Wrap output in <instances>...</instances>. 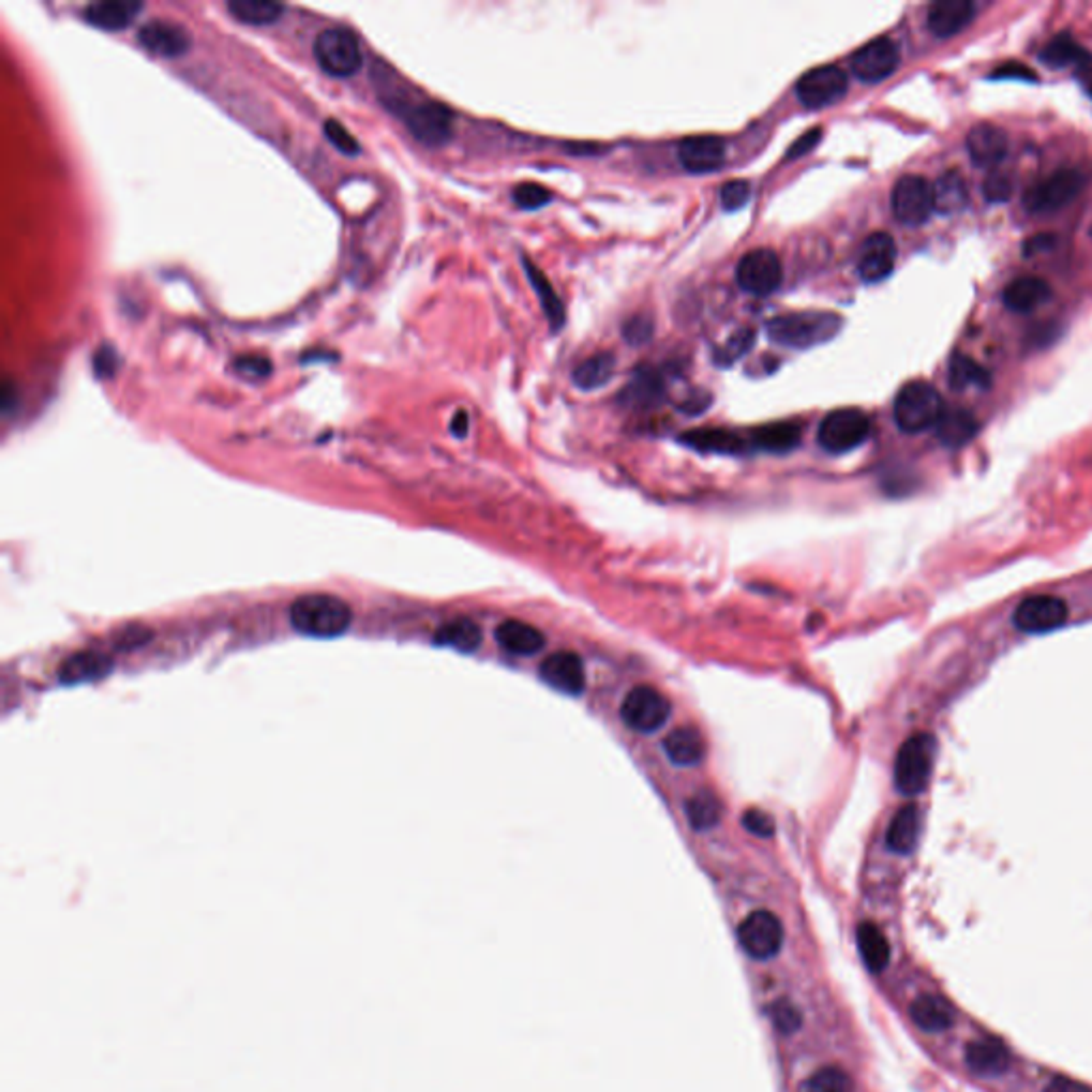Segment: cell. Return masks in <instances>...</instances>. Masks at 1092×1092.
Returning a JSON list of instances; mask_svg holds the SVG:
<instances>
[{
	"label": "cell",
	"instance_id": "cell-1",
	"mask_svg": "<svg viewBox=\"0 0 1092 1092\" xmlns=\"http://www.w3.org/2000/svg\"><path fill=\"white\" fill-rule=\"evenodd\" d=\"M374 90L380 103L398 116L417 141L430 148H439L452 137V114L442 103L423 99L408 84H404L395 71L385 66L374 71Z\"/></svg>",
	"mask_w": 1092,
	"mask_h": 1092
},
{
	"label": "cell",
	"instance_id": "cell-2",
	"mask_svg": "<svg viewBox=\"0 0 1092 1092\" xmlns=\"http://www.w3.org/2000/svg\"><path fill=\"white\" fill-rule=\"evenodd\" d=\"M353 624L348 602L329 594H308L293 602L290 626L310 639H338Z\"/></svg>",
	"mask_w": 1092,
	"mask_h": 1092
},
{
	"label": "cell",
	"instance_id": "cell-3",
	"mask_svg": "<svg viewBox=\"0 0 1092 1092\" xmlns=\"http://www.w3.org/2000/svg\"><path fill=\"white\" fill-rule=\"evenodd\" d=\"M841 327V316L831 312H794L773 318L766 327V333L771 342L779 346L807 350L839 335Z\"/></svg>",
	"mask_w": 1092,
	"mask_h": 1092
},
{
	"label": "cell",
	"instance_id": "cell-4",
	"mask_svg": "<svg viewBox=\"0 0 1092 1092\" xmlns=\"http://www.w3.org/2000/svg\"><path fill=\"white\" fill-rule=\"evenodd\" d=\"M943 400L926 380L907 383L894 400V421L904 434H922L939 423Z\"/></svg>",
	"mask_w": 1092,
	"mask_h": 1092
},
{
	"label": "cell",
	"instance_id": "cell-5",
	"mask_svg": "<svg viewBox=\"0 0 1092 1092\" xmlns=\"http://www.w3.org/2000/svg\"><path fill=\"white\" fill-rule=\"evenodd\" d=\"M937 756V741L928 732L909 736L894 762V786L904 796L922 794L930 781Z\"/></svg>",
	"mask_w": 1092,
	"mask_h": 1092
},
{
	"label": "cell",
	"instance_id": "cell-6",
	"mask_svg": "<svg viewBox=\"0 0 1092 1092\" xmlns=\"http://www.w3.org/2000/svg\"><path fill=\"white\" fill-rule=\"evenodd\" d=\"M312 51L316 64L331 77H353L363 66V51L357 36L342 26L320 30Z\"/></svg>",
	"mask_w": 1092,
	"mask_h": 1092
},
{
	"label": "cell",
	"instance_id": "cell-7",
	"mask_svg": "<svg viewBox=\"0 0 1092 1092\" xmlns=\"http://www.w3.org/2000/svg\"><path fill=\"white\" fill-rule=\"evenodd\" d=\"M1089 178L1078 169H1061L1033 184L1024 195V208L1031 214H1052L1067 208L1087 189Z\"/></svg>",
	"mask_w": 1092,
	"mask_h": 1092
},
{
	"label": "cell",
	"instance_id": "cell-8",
	"mask_svg": "<svg viewBox=\"0 0 1092 1092\" xmlns=\"http://www.w3.org/2000/svg\"><path fill=\"white\" fill-rule=\"evenodd\" d=\"M871 436V419L858 408H839L824 417L818 430V442L833 454L858 448Z\"/></svg>",
	"mask_w": 1092,
	"mask_h": 1092
},
{
	"label": "cell",
	"instance_id": "cell-9",
	"mask_svg": "<svg viewBox=\"0 0 1092 1092\" xmlns=\"http://www.w3.org/2000/svg\"><path fill=\"white\" fill-rule=\"evenodd\" d=\"M736 282L753 297L773 295L783 282L781 258L768 248L747 252L736 267Z\"/></svg>",
	"mask_w": 1092,
	"mask_h": 1092
},
{
	"label": "cell",
	"instance_id": "cell-10",
	"mask_svg": "<svg viewBox=\"0 0 1092 1092\" xmlns=\"http://www.w3.org/2000/svg\"><path fill=\"white\" fill-rule=\"evenodd\" d=\"M670 713H672L670 700L649 685L634 687L622 704V719L626 721V725L643 734H652L661 725H665Z\"/></svg>",
	"mask_w": 1092,
	"mask_h": 1092
},
{
	"label": "cell",
	"instance_id": "cell-11",
	"mask_svg": "<svg viewBox=\"0 0 1092 1092\" xmlns=\"http://www.w3.org/2000/svg\"><path fill=\"white\" fill-rule=\"evenodd\" d=\"M738 943L753 960H771L783 945L781 919L771 911H753L738 926Z\"/></svg>",
	"mask_w": 1092,
	"mask_h": 1092
},
{
	"label": "cell",
	"instance_id": "cell-12",
	"mask_svg": "<svg viewBox=\"0 0 1092 1092\" xmlns=\"http://www.w3.org/2000/svg\"><path fill=\"white\" fill-rule=\"evenodd\" d=\"M848 94V75L839 66H818L796 84V96L807 109H824Z\"/></svg>",
	"mask_w": 1092,
	"mask_h": 1092
},
{
	"label": "cell",
	"instance_id": "cell-13",
	"mask_svg": "<svg viewBox=\"0 0 1092 1092\" xmlns=\"http://www.w3.org/2000/svg\"><path fill=\"white\" fill-rule=\"evenodd\" d=\"M892 212L904 226H919L934 212L932 186L919 176H904L894 184Z\"/></svg>",
	"mask_w": 1092,
	"mask_h": 1092
},
{
	"label": "cell",
	"instance_id": "cell-14",
	"mask_svg": "<svg viewBox=\"0 0 1092 1092\" xmlns=\"http://www.w3.org/2000/svg\"><path fill=\"white\" fill-rule=\"evenodd\" d=\"M1069 619L1067 604L1057 596H1031L1014 611V626L1029 634L1063 628Z\"/></svg>",
	"mask_w": 1092,
	"mask_h": 1092
},
{
	"label": "cell",
	"instance_id": "cell-15",
	"mask_svg": "<svg viewBox=\"0 0 1092 1092\" xmlns=\"http://www.w3.org/2000/svg\"><path fill=\"white\" fill-rule=\"evenodd\" d=\"M898 64H900L898 45L887 36L873 39L852 56L854 75L867 84L887 79L898 69Z\"/></svg>",
	"mask_w": 1092,
	"mask_h": 1092
},
{
	"label": "cell",
	"instance_id": "cell-16",
	"mask_svg": "<svg viewBox=\"0 0 1092 1092\" xmlns=\"http://www.w3.org/2000/svg\"><path fill=\"white\" fill-rule=\"evenodd\" d=\"M139 43L156 56L163 58H180L189 54L191 49V32L184 30L180 24L167 21V19H152L141 26L137 34Z\"/></svg>",
	"mask_w": 1092,
	"mask_h": 1092
},
{
	"label": "cell",
	"instance_id": "cell-17",
	"mask_svg": "<svg viewBox=\"0 0 1092 1092\" xmlns=\"http://www.w3.org/2000/svg\"><path fill=\"white\" fill-rule=\"evenodd\" d=\"M967 150L971 161L982 169H992L1007 159L1009 139L1007 133L990 122L973 126L967 135Z\"/></svg>",
	"mask_w": 1092,
	"mask_h": 1092
},
{
	"label": "cell",
	"instance_id": "cell-18",
	"mask_svg": "<svg viewBox=\"0 0 1092 1092\" xmlns=\"http://www.w3.org/2000/svg\"><path fill=\"white\" fill-rule=\"evenodd\" d=\"M540 676L547 685L568 695H581L585 689V665L581 657L570 652L547 657L540 663Z\"/></svg>",
	"mask_w": 1092,
	"mask_h": 1092
},
{
	"label": "cell",
	"instance_id": "cell-19",
	"mask_svg": "<svg viewBox=\"0 0 1092 1092\" xmlns=\"http://www.w3.org/2000/svg\"><path fill=\"white\" fill-rule=\"evenodd\" d=\"M678 161L689 174H713L725 163V144L719 137H687L678 146Z\"/></svg>",
	"mask_w": 1092,
	"mask_h": 1092
},
{
	"label": "cell",
	"instance_id": "cell-20",
	"mask_svg": "<svg viewBox=\"0 0 1092 1092\" xmlns=\"http://www.w3.org/2000/svg\"><path fill=\"white\" fill-rule=\"evenodd\" d=\"M896 265V243L887 233H873L863 243L858 256V273L867 284L885 280Z\"/></svg>",
	"mask_w": 1092,
	"mask_h": 1092
},
{
	"label": "cell",
	"instance_id": "cell-21",
	"mask_svg": "<svg viewBox=\"0 0 1092 1092\" xmlns=\"http://www.w3.org/2000/svg\"><path fill=\"white\" fill-rule=\"evenodd\" d=\"M144 11V4L141 2H133V0H103V2H92L84 9V19L96 28H103V30H109V32H118V30H124L129 28L135 17Z\"/></svg>",
	"mask_w": 1092,
	"mask_h": 1092
},
{
	"label": "cell",
	"instance_id": "cell-22",
	"mask_svg": "<svg viewBox=\"0 0 1092 1092\" xmlns=\"http://www.w3.org/2000/svg\"><path fill=\"white\" fill-rule=\"evenodd\" d=\"M975 4L971 0H941L928 9V28L934 36L947 39L971 24Z\"/></svg>",
	"mask_w": 1092,
	"mask_h": 1092
},
{
	"label": "cell",
	"instance_id": "cell-23",
	"mask_svg": "<svg viewBox=\"0 0 1092 1092\" xmlns=\"http://www.w3.org/2000/svg\"><path fill=\"white\" fill-rule=\"evenodd\" d=\"M1052 297V288L1042 278H1018L1003 290V303L1007 310L1027 314L1044 305Z\"/></svg>",
	"mask_w": 1092,
	"mask_h": 1092
},
{
	"label": "cell",
	"instance_id": "cell-24",
	"mask_svg": "<svg viewBox=\"0 0 1092 1092\" xmlns=\"http://www.w3.org/2000/svg\"><path fill=\"white\" fill-rule=\"evenodd\" d=\"M969 1069L979 1076H1001L1009 1067V1052L997 1039H977L967 1046L964 1052Z\"/></svg>",
	"mask_w": 1092,
	"mask_h": 1092
},
{
	"label": "cell",
	"instance_id": "cell-25",
	"mask_svg": "<svg viewBox=\"0 0 1092 1092\" xmlns=\"http://www.w3.org/2000/svg\"><path fill=\"white\" fill-rule=\"evenodd\" d=\"M663 751L676 766H695L706 756V745L695 728L683 725L670 732L663 741Z\"/></svg>",
	"mask_w": 1092,
	"mask_h": 1092
},
{
	"label": "cell",
	"instance_id": "cell-26",
	"mask_svg": "<svg viewBox=\"0 0 1092 1092\" xmlns=\"http://www.w3.org/2000/svg\"><path fill=\"white\" fill-rule=\"evenodd\" d=\"M495 639L506 652L514 656H536L544 647L542 632L523 622H504L495 630Z\"/></svg>",
	"mask_w": 1092,
	"mask_h": 1092
},
{
	"label": "cell",
	"instance_id": "cell-27",
	"mask_svg": "<svg viewBox=\"0 0 1092 1092\" xmlns=\"http://www.w3.org/2000/svg\"><path fill=\"white\" fill-rule=\"evenodd\" d=\"M911 1018L922 1031L939 1033L954 1024V1009L937 994H922L911 1005Z\"/></svg>",
	"mask_w": 1092,
	"mask_h": 1092
},
{
	"label": "cell",
	"instance_id": "cell-28",
	"mask_svg": "<svg viewBox=\"0 0 1092 1092\" xmlns=\"http://www.w3.org/2000/svg\"><path fill=\"white\" fill-rule=\"evenodd\" d=\"M919 839V813L913 805L902 807L889 822L885 843L896 854H911Z\"/></svg>",
	"mask_w": 1092,
	"mask_h": 1092
},
{
	"label": "cell",
	"instance_id": "cell-29",
	"mask_svg": "<svg viewBox=\"0 0 1092 1092\" xmlns=\"http://www.w3.org/2000/svg\"><path fill=\"white\" fill-rule=\"evenodd\" d=\"M109 670H111L109 657L101 656L96 652H81V654L69 657L60 665L58 674H60L62 683L77 685V683L96 680V678L105 676Z\"/></svg>",
	"mask_w": 1092,
	"mask_h": 1092
},
{
	"label": "cell",
	"instance_id": "cell-30",
	"mask_svg": "<svg viewBox=\"0 0 1092 1092\" xmlns=\"http://www.w3.org/2000/svg\"><path fill=\"white\" fill-rule=\"evenodd\" d=\"M932 197H934V212L945 214V216L958 214L960 210H964V206L969 201L967 182L962 180L960 174L947 171L932 186Z\"/></svg>",
	"mask_w": 1092,
	"mask_h": 1092
},
{
	"label": "cell",
	"instance_id": "cell-31",
	"mask_svg": "<svg viewBox=\"0 0 1092 1092\" xmlns=\"http://www.w3.org/2000/svg\"><path fill=\"white\" fill-rule=\"evenodd\" d=\"M436 643L442 645V647H450L454 652H461V654H472V652H476L480 647L482 632H480V628L472 619L459 617V619H452V622L444 624L437 630Z\"/></svg>",
	"mask_w": 1092,
	"mask_h": 1092
},
{
	"label": "cell",
	"instance_id": "cell-32",
	"mask_svg": "<svg viewBox=\"0 0 1092 1092\" xmlns=\"http://www.w3.org/2000/svg\"><path fill=\"white\" fill-rule=\"evenodd\" d=\"M1042 62L1052 69H1065V66H1087L1091 62V54L1078 45L1069 34L1054 36L1039 54Z\"/></svg>",
	"mask_w": 1092,
	"mask_h": 1092
},
{
	"label": "cell",
	"instance_id": "cell-33",
	"mask_svg": "<svg viewBox=\"0 0 1092 1092\" xmlns=\"http://www.w3.org/2000/svg\"><path fill=\"white\" fill-rule=\"evenodd\" d=\"M523 267H525V271H527L529 282L534 284V288H536V293H538L540 305H542V310H544V314H547V318H549V323H551L553 331H559V329L564 327V323H566V310H564L562 299H559V297H557V293L553 290V286H551V282L547 280V275H544V273H542V271H540V269H538V267H536L529 258H523Z\"/></svg>",
	"mask_w": 1092,
	"mask_h": 1092
},
{
	"label": "cell",
	"instance_id": "cell-34",
	"mask_svg": "<svg viewBox=\"0 0 1092 1092\" xmlns=\"http://www.w3.org/2000/svg\"><path fill=\"white\" fill-rule=\"evenodd\" d=\"M937 428V436L945 446H962L973 439L979 425L977 419L969 410H943Z\"/></svg>",
	"mask_w": 1092,
	"mask_h": 1092
},
{
	"label": "cell",
	"instance_id": "cell-35",
	"mask_svg": "<svg viewBox=\"0 0 1092 1092\" xmlns=\"http://www.w3.org/2000/svg\"><path fill=\"white\" fill-rule=\"evenodd\" d=\"M680 442L702 450V452H721V454H738L745 450V439L728 430H695L680 436Z\"/></svg>",
	"mask_w": 1092,
	"mask_h": 1092
},
{
	"label": "cell",
	"instance_id": "cell-36",
	"mask_svg": "<svg viewBox=\"0 0 1092 1092\" xmlns=\"http://www.w3.org/2000/svg\"><path fill=\"white\" fill-rule=\"evenodd\" d=\"M226 11L241 24L269 26L282 17L284 4L267 0H228Z\"/></svg>",
	"mask_w": 1092,
	"mask_h": 1092
},
{
	"label": "cell",
	"instance_id": "cell-37",
	"mask_svg": "<svg viewBox=\"0 0 1092 1092\" xmlns=\"http://www.w3.org/2000/svg\"><path fill=\"white\" fill-rule=\"evenodd\" d=\"M856 937H858V947H861L865 964L873 973H881L889 962V943H887L885 934L879 930V926H874L873 922H863L858 926Z\"/></svg>",
	"mask_w": 1092,
	"mask_h": 1092
},
{
	"label": "cell",
	"instance_id": "cell-38",
	"mask_svg": "<svg viewBox=\"0 0 1092 1092\" xmlns=\"http://www.w3.org/2000/svg\"><path fill=\"white\" fill-rule=\"evenodd\" d=\"M801 436H803V430L798 423L781 421V423H771V425L756 430L753 444L768 452H790L801 444Z\"/></svg>",
	"mask_w": 1092,
	"mask_h": 1092
},
{
	"label": "cell",
	"instance_id": "cell-39",
	"mask_svg": "<svg viewBox=\"0 0 1092 1092\" xmlns=\"http://www.w3.org/2000/svg\"><path fill=\"white\" fill-rule=\"evenodd\" d=\"M615 372V357L611 353H600L585 359L572 374L574 385L583 391H594L604 387Z\"/></svg>",
	"mask_w": 1092,
	"mask_h": 1092
},
{
	"label": "cell",
	"instance_id": "cell-40",
	"mask_svg": "<svg viewBox=\"0 0 1092 1092\" xmlns=\"http://www.w3.org/2000/svg\"><path fill=\"white\" fill-rule=\"evenodd\" d=\"M949 385L954 389H988L990 374L971 357L954 355L949 361Z\"/></svg>",
	"mask_w": 1092,
	"mask_h": 1092
},
{
	"label": "cell",
	"instance_id": "cell-41",
	"mask_svg": "<svg viewBox=\"0 0 1092 1092\" xmlns=\"http://www.w3.org/2000/svg\"><path fill=\"white\" fill-rule=\"evenodd\" d=\"M685 813L695 831H708L721 820V805L710 792H698L685 803Z\"/></svg>",
	"mask_w": 1092,
	"mask_h": 1092
},
{
	"label": "cell",
	"instance_id": "cell-42",
	"mask_svg": "<svg viewBox=\"0 0 1092 1092\" xmlns=\"http://www.w3.org/2000/svg\"><path fill=\"white\" fill-rule=\"evenodd\" d=\"M807 1092H854V1082L846 1069L824 1067L811 1076Z\"/></svg>",
	"mask_w": 1092,
	"mask_h": 1092
},
{
	"label": "cell",
	"instance_id": "cell-43",
	"mask_svg": "<svg viewBox=\"0 0 1092 1092\" xmlns=\"http://www.w3.org/2000/svg\"><path fill=\"white\" fill-rule=\"evenodd\" d=\"M323 133H325V137H327V141H329L335 150H340L342 154H346V156H357V154L361 152L359 141H357V139L350 135V131H348L344 124H340L338 120H327V122L323 124Z\"/></svg>",
	"mask_w": 1092,
	"mask_h": 1092
},
{
	"label": "cell",
	"instance_id": "cell-44",
	"mask_svg": "<svg viewBox=\"0 0 1092 1092\" xmlns=\"http://www.w3.org/2000/svg\"><path fill=\"white\" fill-rule=\"evenodd\" d=\"M753 346V331L749 329H743L738 333H734L725 346L721 350H717L715 359L719 365H732L736 359H741L749 348Z\"/></svg>",
	"mask_w": 1092,
	"mask_h": 1092
},
{
	"label": "cell",
	"instance_id": "cell-45",
	"mask_svg": "<svg viewBox=\"0 0 1092 1092\" xmlns=\"http://www.w3.org/2000/svg\"><path fill=\"white\" fill-rule=\"evenodd\" d=\"M512 199L521 210H538V208H544L553 199V195L544 186L527 182V184H521L514 189Z\"/></svg>",
	"mask_w": 1092,
	"mask_h": 1092
},
{
	"label": "cell",
	"instance_id": "cell-46",
	"mask_svg": "<svg viewBox=\"0 0 1092 1092\" xmlns=\"http://www.w3.org/2000/svg\"><path fill=\"white\" fill-rule=\"evenodd\" d=\"M751 199V186L747 180H730L721 189V206L725 212L743 210Z\"/></svg>",
	"mask_w": 1092,
	"mask_h": 1092
},
{
	"label": "cell",
	"instance_id": "cell-47",
	"mask_svg": "<svg viewBox=\"0 0 1092 1092\" xmlns=\"http://www.w3.org/2000/svg\"><path fill=\"white\" fill-rule=\"evenodd\" d=\"M982 193H984L986 201H990V204H1003V201H1007V199L1012 197V193H1014V184H1012V180H1009L1005 174L992 171V174L984 180Z\"/></svg>",
	"mask_w": 1092,
	"mask_h": 1092
},
{
	"label": "cell",
	"instance_id": "cell-48",
	"mask_svg": "<svg viewBox=\"0 0 1092 1092\" xmlns=\"http://www.w3.org/2000/svg\"><path fill=\"white\" fill-rule=\"evenodd\" d=\"M118 365H120V357L114 346L103 344L96 348V353L92 357V370H94L96 378H114L118 372Z\"/></svg>",
	"mask_w": 1092,
	"mask_h": 1092
},
{
	"label": "cell",
	"instance_id": "cell-49",
	"mask_svg": "<svg viewBox=\"0 0 1092 1092\" xmlns=\"http://www.w3.org/2000/svg\"><path fill=\"white\" fill-rule=\"evenodd\" d=\"M630 395L641 404L656 402L657 398L661 395V383H659L657 374H639L634 385L630 387Z\"/></svg>",
	"mask_w": 1092,
	"mask_h": 1092
},
{
	"label": "cell",
	"instance_id": "cell-50",
	"mask_svg": "<svg viewBox=\"0 0 1092 1092\" xmlns=\"http://www.w3.org/2000/svg\"><path fill=\"white\" fill-rule=\"evenodd\" d=\"M743 826L756 835V837H762V839H768L775 835V822L768 813L764 811H758V809H751L743 816Z\"/></svg>",
	"mask_w": 1092,
	"mask_h": 1092
},
{
	"label": "cell",
	"instance_id": "cell-51",
	"mask_svg": "<svg viewBox=\"0 0 1092 1092\" xmlns=\"http://www.w3.org/2000/svg\"><path fill=\"white\" fill-rule=\"evenodd\" d=\"M235 370L243 378L260 380V378H267L271 374V363L267 359H263V357H237L235 359Z\"/></svg>",
	"mask_w": 1092,
	"mask_h": 1092
},
{
	"label": "cell",
	"instance_id": "cell-52",
	"mask_svg": "<svg viewBox=\"0 0 1092 1092\" xmlns=\"http://www.w3.org/2000/svg\"><path fill=\"white\" fill-rule=\"evenodd\" d=\"M624 333L630 344H645L654 335V323L649 316L639 314L626 323Z\"/></svg>",
	"mask_w": 1092,
	"mask_h": 1092
},
{
	"label": "cell",
	"instance_id": "cell-53",
	"mask_svg": "<svg viewBox=\"0 0 1092 1092\" xmlns=\"http://www.w3.org/2000/svg\"><path fill=\"white\" fill-rule=\"evenodd\" d=\"M992 79H1029V81H1035L1037 75L1024 66V64H1018V62H1007V64H1001L994 73H992Z\"/></svg>",
	"mask_w": 1092,
	"mask_h": 1092
},
{
	"label": "cell",
	"instance_id": "cell-54",
	"mask_svg": "<svg viewBox=\"0 0 1092 1092\" xmlns=\"http://www.w3.org/2000/svg\"><path fill=\"white\" fill-rule=\"evenodd\" d=\"M798 1022H801L798 1012L792 1005H788V1003L775 1005V1027H779L781 1031L790 1033V1031L798 1029Z\"/></svg>",
	"mask_w": 1092,
	"mask_h": 1092
},
{
	"label": "cell",
	"instance_id": "cell-55",
	"mask_svg": "<svg viewBox=\"0 0 1092 1092\" xmlns=\"http://www.w3.org/2000/svg\"><path fill=\"white\" fill-rule=\"evenodd\" d=\"M820 137H822V131L820 129H813L809 133H805L790 150H788V159H801L805 154H809L818 144H820Z\"/></svg>",
	"mask_w": 1092,
	"mask_h": 1092
},
{
	"label": "cell",
	"instance_id": "cell-56",
	"mask_svg": "<svg viewBox=\"0 0 1092 1092\" xmlns=\"http://www.w3.org/2000/svg\"><path fill=\"white\" fill-rule=\"evenodd\" d=\"M1054 243H1057V237H1054V235H1035V237H1031V239L1027 241V245L1022 248V252H1024L1027 256H1035V254H1039V252L1050 250Z\"/></svg>",
	"mask_w": 1092,
	"mask_h": 1092
},
{
	"label": "cell",
	"instance_id": "cell-57",
	"mask_svg": "<svg viewBox=\"0 0 1092 1092\" xmlns=\"http://www.w3.org/2000/svg\"><path fill=\"white\" fill-rule=\"evenodd\" d=\"M1044 1092H1092L1087 1084L1078 1082V1080H1072V1078H1065V1076H1059L1054 1078Z\"/></svg>",
	"mask_w": 1092,
	"mask_h": 1092
},
{
	"label": "cell",
	"instance_id": "cell-58",
	"mask_svg": "<svg viewBox=\"0 0 1092 1092\" xmlns=\"http://www.w3.org/2000/svg\"><path fill=\"white\" fill-rule=\"evenodd\" d=\"M467 428H469V419L463 410H459L454 417H452V423H450V432L457 437H463L467 434Z\"/></svg>",
	"mask_w": 1092,
	"mask_h": 1092
},
{
	"label": "cell",
	"instance_id": "cell-59",
	"mask_svg": "<svg viewBox=\"0 0 1092 1092\" xmlns=\"http://www.w3.org/2000/svg\"><path fill=\"white\" fill-rule=\"evenodd\" d=\"M1089 92H1091V94H1092V73H1091V79H1089Z\"/></svg>",
	"mask_w": 1092,
	"mask_h": 1092
}]
</instances>
